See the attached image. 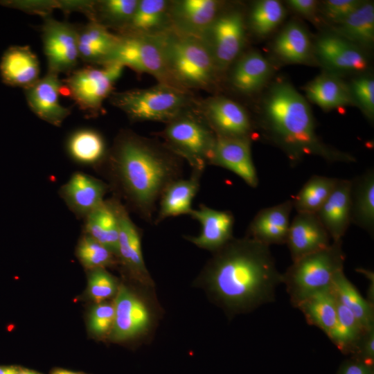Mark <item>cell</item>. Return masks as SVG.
Returning a JSON list of instances; mask_svg holds the SVG:
<instances>
[{
	"label": "cell",
	"mask_w": 374,
	"mask_h": 374,
	"mask_svg": "<svg viewBox=\"0 0 374 374\" xmlns=\"http://www.w3.org/2000/svg\"><path fill=\"white\" fill-rule=\"evenodd\" d=\"M182 160L164 144L123 132L103 165L114 196L123 200L128 211L151 222L166 188L182 177Z\"/></svg>",
	"instance_id": "obj_1"
},
{
	"label": "cell",
	"mask_w": 374,
	"mask_h": 374,
	"mask_svg": "<svg viewBox=\"0 0 374 374\" xmlns=\"http://www.w3.org/2000/svg\"><path fill=\"white\" fill-rule=\"evenodd\" d=\"M215 252L203 276L227 309L247 311L274 299L275 288L283 278L269 246L247 236L233 238Z\"/></svg>",
	"instance_id": "obj_2"
},
{
	"label": "cell",
	"mask_w": 374,
	"mask_h": 374,
	"mask_svg": "<svg viewBox=\"0 0 374 374\" xmlns=\"http://www.w3.org/2000/svg\"><path fill=\"white\" fill-rule=\"evenodd\" d=\"M262 128L293 163L308 156L328 162L355 161L351 154L326 144L317 135L309 104L290 84L280 82L270 89L264 103Z\"/></svg>",
	"instance_id": "obj_3"
},
{
	"label": "cell",
	"mask_w": 374,
	"mask_h": 374,
	"mask_svg": "<svg viewBox=\"0 0 374 374\" xmlns=\"http://www.w3.org/2000/svg\"><path fill=\"white\" fill-rule=\"evenodd\" d=\"M162 37L170 84L186 90L206 89L215 83L219 71L200 37L172 28L162 33Z\"/></svg>",
	"instance_id": "obj_4"
},
{
	"label": "cell",
	"mask_w": 374,
	"mask_h": 374,
	"mask_svg": "<svg viewBox=\"0 0 374 374\" xmlns=\"http://www.w3.org/2000/svg\"><path fill=\"white\" fill-rule=\"evenodd\" d=\"M344 260L340 240L294 261L283 274L292 304L296 306L309 296L330 289L335 276L344 271Z\"/></svg>",
	"instance_id": "obj_5"
},
{
	"label": "cell",
	"mask_w": 374,
	"mask_h": 374,
	"mask_svg": "<svg viewBox=\"0 0 374 374\" xmlns=\"http://www.w3.org/2000/svg\"><path fill=\"white\" fill-rule=\"evenodd\" d=\"M186 90L167 83L112 93V103L136 122H170L183 114L189 102Z\"/></svg>",
	"instance_id": "obj_6"
},
{
	"label": "cell",
	"mask_w": 374,
	"mask_h": 374,
	"mask_svg": "<svg viewBox=\"0 0 374 374\" xmlns=\"http://www.w3.org/2000/svg\"><path fill=\"white\" fill-rule=\"evenodd\" d=\"M161 134L164 145L193 171L203 173L211 164L217 136L204 120L182 114L168 123Z\"/></svg>",
	"instance_id": "obj_7"
},
{
	"label": "cell",
	"mask_w": 374,
	"mask_h": 374,
	"mask_svg": "<svg viewBox=\"0 0 374 374\" xmlns=\"http://www.w3.org/2000/svg\"><path fill=\"white\" fill-rule=\"evenodd\" d=\"M112 62L139 73H148L160 82L170 84L162 33L157 35H120L117 44L103 64Z\"/></svg>",
	"instance_id": "obj_8"
},
{
	"label": "cell",
	"mask_w": 374,
	"mask_h": 374,
	"mask_svg": "<svg viewBox=\"0 0 374 374\" xmlns=\"http://www.w3.org/2000/svg\"><path fill=\"white\" fill-rule=\"evenodd\" d=\"M124 66L107 63L102 67L87 66L74 70L64 80L69 96L79 108L91 116H97L109 97Z\"/></svg>",
	"instance_id": "obj_9"
},
{
	"label": "cell",
	"mask_w": 374,
	"mask_h": 374,
	"mask_svg": "<svg viewBox=\"0 0 374 374\" xmlns=\"http://www.w3.org/2000/svg\"><path fill=\"white\" fill-rule=\"evenodd\" d=\"M200 38L219 71L227 69L238 57L246 42L242 14L236 10L220 12Z\"/></svg>",
	"instance_id": "obj_10"
},
{
	"label": "cell",
	"mask_w": 374,
	"mask_h": 374,
	"mask_svg": "<svg viewBox=\"0 0 374 374\" xmlns=\"http://www.w3.org/2000/svg\"><path fill=\"white\" fill-rule=\"evenodd\" d=\"M44 52L48 71L70 74L78 62V28L69 23L57 21L49 15L42 27Z\"/></svg>",
	"instance_id": "obj_11"
},
{
	"label": "cell",
	"mask_w": 374,
	"mask_h": 374,
	"mask_svg": "<svg viewBox=\"0 0 374 374\" xmlns=\"http://www.w3.org/2000/svg\"><path fill=\"white\" fill-rule=\"evenodd\" d=\"M206 123L217 136L251 139L253 127L246 110L222 96L208 99L203 109Z\"/></svg>",
	"instance_id": "obj_12"
},
{
	"label": "cell",
	"mask_w": 374,
	"mask_h": 374,
	"mask_svg": "<svg viewBox=\"0 0 374 374\" xmlns=\"http://www.w3.org/2000/svg\"><path fill=\"white\" fill-rule=\"evenodd\" d=\"M114 197L119 226L116 256L134 278L149 285L152 284V280L143 260L141 230L130 217L129 211L123 203L118 197Z\"/></svg>",
	"instance_id": "obj_13"
},
{
	"label": "cell",
	"mask_w": 374,
	"mask_h": 374,
	"mask_svg": "<svg viewBox=\"0 0 374 374\" xmlns=\"http://www.w3.org/2000/svg\"><path fill=\"white\" fill-rule=\"evenodd\" d=\"M115 316L111 332L116 341L136 337L148 329L151 316L146 304L127 287L117 290L114 303Z\"/></svg>",
	"instance_id": "obj_14"
},
{
	"label": "cell",
	"mask_w": 374,
	"mask_h": 374,
	"mask_svg": "<svg viewBox=\"0 0 374 374\" xmlns=\"http://www.w3.org/2000/svg\"><path fill=\"white\" fill-rule=\"evenodd\" d=\"M62 86L59 75L48 71L35 84L24 89L31 111L40 119L56 127H60L71 114L70 109L60 103Z\"/></svg>",
	"instance_id": "obj_15"
},
{
	"label": "cell",
	"mask_w": 374,
	"mask_h": 374,
	"mask_svg": "<svg viewBox=\"0 0 374 374\" xmlns=\"http://www.w3.org/2000/svg\"><path fill=\"white\" fill-rule=\"evenodd\" d=\"M109 188L101 179L78 171L60 187L59 195L74 215L84 219L105 200Z\"/></svg>",
	"instance_id": "obj_16"
},
{
	"label": "cell",
	"mask_w": 374,
	"mask_h": 374,
	"mask_svg": "<svg viewBox=\"0 0 374 374\" xmlns=\"http://www.w3.org/2000/svg\"><path fill=\"white\" fill-rule=\"evenodd\" d=\"M251 142L248 138L217 136L210 165L226 168L249 186L257 187L258 177L252 160Z\"/></svg>",
	"instance_id": "obj_17"
},
{
	"label": "cell",
	"mask_w": 374,
	"mask_h": 374,
	"mask_svg": "<svg viewBox=\"0 0 374 374\" xmlns=\"http://www.w3.org/2000/svg\"><path fill=\"white\" fill-rule=\"evenodd\" d=\"M190 215L201 225V232L186 240L199 248L216 251L233 238L234 216L229 211H219L201 204Z\"/></svg>",
	"instance_id": "obj_18"
},
{
	"label": "cell",
	"mask_w": 374,
	"mask_h": 374,
	"mask_svg": "<svg viewBox=\"0 0 374 374\" xmlns=\"http://www.w3.org/2000/svg\"><path fill=\"white\" fill-rule=\"evenodd\" d=\"M330 239L316 213H297L290 222L286 244L294 262L328 247Z\"/></svg>",
	"instance_id": "obj_19"
},
{
	"label": "cell",
	"mask_w": 374,
	"mask_h": 374,
	"mask_svg": "<svg viewBox=\"0 0 374 374\" xmlns=\"http://www.w3.org/2000/svg\"><path fill=\"white\" fill-rule=\"evenodd\" d=\"M215 0H181L170 3L172 28L179 33L200 37L220 13Z\"/></svg>",
	"instance_id": "obj_20"
},
{
	"label": "cell",
	"mask_w": 374,
	"mask_h": 374,
	"mask_svg": "<svg viewBox=\"0 0 374 374\" xmlns=\"http://www.w3.org/2000/svg\"><path fill=\"white\" fill-rule=\"evenodd\" d=\"M316 53L328 68L339 71L362 72L368 67V61L362 49L337 34L320 37Z\"/></svg>",
	"instance_id": "obj_21"
},
{
	"label": "cell",
	"mask_w": 374,
	"mask_h": 374,
	"mask_svg": "<svg viewBox=\"0 0 374 374\" xmlns=\"http://www.w3.org/2000/svg\"><path fill=\"white\" fill-rule=\"evenodd\" d=\"M292 208L288 199L260 210L250 222L247 237L269 247L286 243Z\"/></svg>",
	"instance_id": "obj_22"
},
{
	"label": "cell",
	"mask_w": 374,
	"mask_h": 374,
	"mask_svg": "<svg viewBox=\"0 0 374 374\" xmlns=\"http://www.w3.org/2000/svg\"><path fill=\"white\" fill-rule=\"evenodd\" d=\"M351 180L339 179L316 213L332 241L341 240L351 223Z\"/></svg>",
	"instance_id": "obj_23"
},
{
	"label": "cell",
	"mask_w": 374,
	"mask_h": 374,
	"mask_svg": "<svg viewBox=\"0 0 374 374\" xmlns=\"http://www.w3.org/2000/svg\"><path fill=\"white\" fill-rule=\"evenodd\" d=\"M39 72L38 58L28 46H10L1 57L0 75L8 86L26 89L40 78Z\"/></svg>",
	"instance_id": "obj_24"
},
{
	"label": "cell",
	"mask_w": 374,
	"mask_h": 374,
	"mask_svg": "<svg viewBox=\"0 0 374 374\" xmlns=\"http://www.w3.org/2000/svg\"><path fill=\"white\" fill-rule=\"evenodd\" d=\"M170 3L165 0H139L121 35H157L172 28Z\"/></svg>",
	"instance_id": "obj_25"
},
{
	"label": "cell",
	"mask_w": 374,
	"mask_h": 374,
	"mask_svg": "<svg viewBox=\"0 0 374 374\" xmlns=\"http://www.w3.org/2000/svg\"><path fill=\"white\" fill-rule=\"evenodd\" d=\"M202 174L192 170L188 178L179 179L166 188L159 202L155 224L168 217L190 214L193 200L199 190Z\"/></svg>",
	"instance_id": "obj_26"
},
{
	"label": "cell",
	"mask_w": 374,
	"mask_h": 374,
	"mask_svg": "<svg viewBox=\"0 0 374 374\" xmlns=\"http://www.w3.org/2000/svg\"><path fill=\"white\" fill-rule=\"evenodd\" d=\"M84 220L83 233L106 247L116 256L119 226L114 197L105 199Z\"/></svg>",
	"instance_id": "obj_27"
},
{
	"label": "cell",
	"mask_w": 374,
	"mask_h": 374,
	"mask_svg": "<svg viewBox=\"0 0 374 374\" xmlns=\"http://www.w3.org/2000/svg\"><path fill=\"white\" fill-rule=\"evenodd\" d=\"M79 57L82 61L103 65L117 44L119 35L94 21L78 28Z\"/></svg>",
	"instance_id": "obj_28"
},
{
	"label": "cell",
	"mask_w": 374,
	"mask_h": 374,
	"mask_svg": "<svg viewBox=\"0 0 374 374\" xmlns=\"http://www.w3.org/2000/svg\"><path fill=\"white\" fill-rule=\"evenodd\" d=\"M271 71L270 64L262 55L256 51L249 52L236 61L231 82L238 91L251 94L266 84Z\"/></svg>",
	"instance_id": "obj_29"
},
{
	"label": "cell",
	"mask_w": 374,
	"mask_h": 374,
	"mask_svg": "<svg viewBox=\"0 0 374 374\" xmlns=\"http://www.w3.org/2000/svg\"><path fill=\"white\" fill-rule=\"evenodd\" d=\"M66 148L69 157L84 166H101L108 153L102 134L89 128L73 132L67 139Z\"/></svg>",
	"instance_id": "obj_30"
},
{
	"label": "cell",
	"mask_w": 374,
	"mask_h": 374,
	"mask_svg": "<svg viewBox=\"0 0 374 374\" xmlns=\"http://www.w3.org/2000/svg\"><path fill=\"white\" fill-rule=\"evenodd\" d=\"M310 100L329 110L351 105L354 101L349 86L332 73H322L305 87Z\"/></svg>",
	"instance_id": "obj_31"
},
{
	"label": "cell",
	"mask_w": 374,
	"mask_h": 374,
	"mask_svg": "<svg viewBox=\"0 0 374 374\" xmlns=\"http://www.w3.org/2000/svg\"><path fill=\"white\" fill-rule=\"evenodd\" d=\"M335 32L357 46L371 47L374 42V6L362 2L351 14L334 24Z\"/></svg>",
	"instance_id": "obj_32"
},
{
	"label": "cell",
	"mask_w": 374,
	"mask_h": 374,
	"mask_svg": "<svg viewBox=\"0 0 374 374\" xmlns=\"http://www.w3.org/2000/svg\"><path fill=\"white\" fill-rule=\"evenodd\" d=\"M351 223L370 233L374 231V172L351 180Z\"/></svg>",
	"instance_id": "obj_33"
},
{
	"label": "cell",
	"mask_w": 374,
	"mask_h": 374,
	"mask_svg": "<svg viewBox=\"0 0 374 374\" xmlns=\"http://www.w3.org/2000/svg\"><path fill=\"white\" fill-rule=\"evenodd\" d=\"M273 49L283 61L293 64L308 62L312 52L308 33L296 22L287 25L278 34L274 40Z\"/></svg>",
	"instance_id": "obj_34"
},
{
	"label": "cell",
	"mask_w": 374,
	"mask_h": 374,
	"mask_svg": "<svg viewBox=\"0 0 374 374\" xmlns=\"http://www.w3.org/2000/svg\"><path fill=\"white\" fill-rule=\"evenodd\" d=\"M306 320L322 330L328 336L337 322V301L332 288L313 294L296 305Z\"/></svg>",
	"instance_id": "obj_35"
},
{
	"label": "cell",
	"mask_w": 374,
	"mask_h": 374,
	"mask_svg": "<svg viewBox=\"0 0 374 374\" xmlns=\"http://www.w3.org/2000/svg\"><path fill=\"white\" fill-rule=\"evenodd\" d=\"M331 288L337 300L356 317L366 330L373 328V307L366 300L353 284L346 277L344 271L335 277Z\"/></svg>",
	"instance_id": "obj_36"
},
{
	"label": "cell",
	"mask_w": 374,
	"mask_h": 374,
	"mask_svg": "<svg viewBox=\"0 0 374 374\" xmlns=\"http://www.w3.org/2000/svg\"><path fill=\"white\" fill-rule=\"evenodd\" d=\"M339 179L314 175L301 188L292 202L297 213H316L333 190Z\"/></svg>",
	"instance_id": "obj_37"
},
{
	"label": "cell",
	"mask_w": 374,
	"mask_h": 374,
	"mask_svg": "<svg viewBox=\"0 0 374 374\" xmlns=\"http://www.w3.org/2000/svg\"><path fill=\"white\" fill-rule=\"evenodd\" d=\"M337 322L328 337L343 353H354L360 339L368 330L346 307L337 299Z\"/></svg>",
	"instance_id": "obj_38"
},
{
	"label": "cell",
	"mask_w": 374,
	"mask_h": 374,
	"mask_svg": "<svg viewBox=\"0 0 374 374\" xmlns=\"http://www.w3.org/2000/svg\"><path fill=\"white\" fill-rule=\"evenodd\" d=\"M139 0L94 1L91 20L121 32L131 19Z\"/></svg>",
	"instance_id": "obj_39"
},
{
	"label": "cell",
	"mask_w": 374,
	"mask_h": 374,
	"mask_svg": "<svg viewBox=\"0 0 374 374\" xmlns=\"http://www.w3.org/2000/svg\"><path fill=\"white\" fill-rule=\"evenodd\" d=\"M285 16V8L279 1H259L251 10L250 26L257 35L266 36L277 28Z\"/></svg>",
	"instance_id": "obj_40"
},
{
	"label": "cell",
	"mask_w": 374,
	"mask_h": 374,
	"mask_svg": "<svg viewBox=\"0 0 374 374\" xmlns=\"http://www.w3.org/2000/svg\"><path fill=\"white\" fill-rule=\"evenodd\" d=\"M76 256L87 269H105L115 264V255L106 247L83 233L76 247Z\"/></svg>",
	"instance_id": "obj_41"
},
{
	"label": "cell",
	"mask_w": 374,
	"mask_h": 374,
	"mask_svg": "<svg viewBox=\"0 0 374 374\" xmlns=\"http://www.w3.org/2000/svg\"><path fill=\"white\" fill-rule=\"evenodd\" d=\"M88 278V294L96 303L105 302L117 292V283L105 269L90 270Z\"/></svg>",
	"instance_id": "obj_42"
},
{
	"label": "cell",
	"mask_w": 374,
	"mask_h": 374,
	"mask_svg": "<svg viewBox=\"0 0 374 374\" xmlns=\"http://www.w3.org/2000/svg\"><path fill=\"white\" fill-rule=\"evenodd\" d=\"M354 103H357L369 118L374 116V80L371 77L362 76L353 80L349 87Z\"/></svg>",
	"instance_id": "obj_43"
},
{
	"label": "cell",
	"mask_w": 374,
	"mask_h": 374,
	"mask_svg": "<svg viewBox=\"0 0 374 374\" xmlns=\"http://www.w3.org/2000/svg\"><path fill=\"white\" fill-rule=\"evenodd\" d=\"M114 316V304L105 302L97 303L93 308L89 316V326L91 331L98 336H103L111 332Z\"/></svg>",
	"instance_id": "obj_44"
},
{
	"label": "cell",
	"mask_w": 374,
	"mask_h": 374,
	"mask_svg": "<svg viewBox=\"0 0 374 374\" xmlns=\"http://www.w3.org/2000/svg\"><path fill=\"white\" fill-rule=\"evenodd\" d=\"M362 3L358 0H328L323 3V13L333 24L347 17Z\"/></svg>",
	"instance_id": "obj_45"
},
{
	"label": "cell",
	"mask_w": 374,
	"mask_h": 374,
	"mask_svg": "<svg viewBox=\"0 0 374 374\" xmlns=\"http://www.w3.org/2000/svg\"><path fill=\"white\" fill-rule=\"evenodd\" d=\"M8 4L26 12L39 14L44 17L48 16L52 9L58 8V1H15Z\"/></svg>",
	"instance_id": "obj_46"
},
{
	"label": "cell",
	"mask_w": 374,
	"mask_h": 374,
	"mask_svg": "<svg viewBox=\"0 0 374 374\" xmlns=\"http://www.w3.org/2000/svg\"><path fill=\"white\" fill-rule=\"evenodd\" d=\"M356 359L373 366L374 360V330L366 331L358 342L355 352Z\"/></svg>",
	"instance_id": "obj_47"
},
{
	"label": "cell",
	"mask_w": 374,
	"mask_h": 374,
	"mask_svg": "<svg viewBox=\"0 0 374 374\" xmlns=\"http://www.w3.org/2000/svg\"><path fill=\"white\" fill-rule=\"evenodd\" d=\"M373 366L358 359L345 362L340 367L338 374H373Z\"/></svg>",
	"instance_id": "obj_48"
},
{
	"label": "cell",
	"mask_w": 374,
	"mask_h": 374,
	"mask_svg": "<svg viewBox=\"0 0 374 374\" xmlns=\"http://www.w3.org/2000/svg\"><path fill=\"white\" fill-rule=\"evenodd\" d=\"M287 3L296 12L309 18L315 15L319 5L315 0H289Z\"/></svg>",
	"instance_id": "obj_49"
},
{
	"label": "cell",
	"mask_w": 374,
	"mask_h": 374,
	"mask_svg": "<svg viewBox=\"0 0 374 374\" xmlns=\"http://www.w3.org/2000/svg\"><path fill=\"white\" fill-rule=\"evenodd\" d=\"M19 368L15 366H0V374H17Z\"/></svg>",
	"instance_id": "obj_50"
},
{
	"label": "cell",
	"mask_w": 374,
	"mask_h": 374,
	"mask_svg": "<svg viewBox=\"0 0 374 374\" xmlns=\"http://www.w3.org/2000/svg\"><path fill=\"white\" fill-rule=\"evenodd\" d=\"M52 374H83L79 372H74L71 371L64 370V369H57L54 371Z\"/></svg>",
	"instance_id": "obj_51"
},
{
	"label": "cell",
	"mask_w": 374,
	"mask_h": 374,
	"mask_svg": "<svg viewBox=\"0 0 374 374\" xmlns=\"http://www.w3.org/2000/svg\"><path fill=\"white\" fill-rule=\"evenodd\" d=\"M17 374H39V373L34 371H30L27 369H24V370L19 369V371Z\"/></svg>",
	"instance_id": "obj_52"
}]
</instances>
